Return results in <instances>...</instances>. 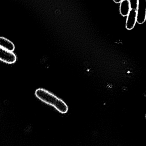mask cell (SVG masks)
I'll return each mask as SVG.
<instances>
[{
    "label": "cell",
    "mask_w": 146,
    "mask_h": 146,
    "mask_svg": "<svg viewBox=\"0 0 146 146\" xmlns=\"http://www.w3.org/2000/svg\"><path fill=\"white\" fill-rule=\"evenodd\" d=\"M35 95L38 99L53 106L60 113L66 114L68 111V106L62 100L44 88L36 89Z\"/></svg>",
    "instance_id": "6da1fadb"
},
{
    "label": "cell",
    "mask_w": 146,
    "mask_h": 146,
    "mask_svg": "<svg viewBox=\"0 0 146 146\" xmlns=\"http://www.w3.org/2000/svg\"><path fill=\"white\" fill-rule=\"evenodd\" d=\"M146 0H139L137 9V22L143 24L146 21Z\"/></svg>",
    "instance_id": "7a4b0ae2"
},
{
    "label": "cell",
    "mask_w": 146,
    "mask_h": 146,
    "mask_svg": "<svg viewBox=\"0 0 146 146\" xmlns=\"http://www.w3.org/2000/svg\"><path fill=\"white\" fill-rule=\"evenodd\" d=\"M16 59L15 54L0 47V60L8 64H13L16 62Z\"/></svg>",
    "instance_id": "3957f363"
},
{
    "label": "cell",
    "mask_w": 146,
    "mask_h": 146,
    "mask_svg": "<svg viewBox=\"0 0 146 146\" xmlns=\"http://www.w3.org/2000/svg\"><path fill=\"white\" fill-rule=\"evenodd\" d=\"M137 22V10L130 9L127 16L126 22V28L127 30H131L134 28Z\"/></svg>",
    "instance_id": "277c9868"
},
{
    "label": "cell",
    "mask_w": 146,
    "mask_h": 146,
    "mask_svg": "<svg viewBox=\"0 0 146 146\" xmlns=\"http://www.w3.org/2000/svg\"><path fill=\"white\" fill-rule=\"evenodd\" d=\"M0 47L10 52L13 51L15 48L12 42L3 37H0Z\"/></svg>",
    "instance_id": "5b68a950"
},
{
    "label": "cell",
    "mask_w": 146,
    "mask_h": 146,
    "mask_svg": "<svg viewBox=\"0 0 146 146\" xmlns=\"http://www.w3.org/2000/svg\"><path fill=\"white\" fill-rule=\"evenodd\" d=\"M130 6L129 0H123L120 3V13L123 17L127 16L130 12Z\"/></svg>",
    "instance_id": "8992f818"
},
{
    "label": "cell",
    "mask_w": 146,
    "mask_h": 146,
    "mask_svg": "<svg viewBox=\"0 0 146 146\" xmlns=\"http://www.w3.org/2000/svg\"><path fill=\"white\" fill-rule=\"evenodd\" d=\"M129 1L131 9L137 10L139 0H129Z\"/></svg>",
    "instance_id": "52a82bcc"
},
{
    "label": "cell",
    "mask_w": 146,
    "mask_h": 146,
    "mask_svg": "<svg viewBox=\"0 0 146 146\" xmlns=\"http://www.w3.org/2000/svg\"><path fill=\"white\" fill-rule=\"evenodd\" d=\"M114 2L115 3H119L122 1L123 0H113Z\"/></svg>",
    "instance_id": "ba28073f"
},
{
    "label": "cell",
    "mask_w": 146,
    "mask_h": 146,
    "mask_svg": "<svg viewBox=\"0 0 146 146\" xmlns=\"http://www.w3.org/2000/svg\"></svg>",
    "instance_id": "9c48e42d"
},
{
    "label": "cell",
    "mask_w": 146,
    "mask_h": 146,
    "mask_svg": "<svg viewBox=\"0 0 146 146\" xmlns=\"http://www.w3.org/2000/svg\"></svg>",
    "instance_id": "30bf717a"
}]
</instances>
